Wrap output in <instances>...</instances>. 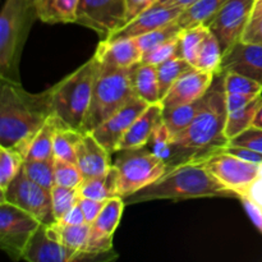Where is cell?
<instances>
[{"label": "cell", "instance_id": "cell-6", "mask_svg": "<svg viewBox=\"0 0 262 262\" xmlns=\"http://www.w3.org/2000/svg\"><path fill=\"white\" fill-rule=\"evenodd\" d=\"M132 69L133 67L118 69L99 63L83 132H92L136 96Z\"/></svg>", "mask_w": 262, "mask_h": 262}, {"label": "cell", "instance_id": "cell-13", "mask_svg": "<svg viewBox=\"0 0 262 262\" xmlns=\"http://www.w3.org/2000/svg\"><path fill=\"white\" fill-rule=\"evenodd\" d=\"M253 4L255 0H228L227 4L206 23L219 40L223 54L241 41Z\"/></svg>", "mask_w": 262, "mask_h": 262}, {"label": "cell", "instance_id": "cell-30", "mask_svg": "<svg viewBox=\"0 0 262 262\" xmlns=\"http://www.w3.org/2000/svg\"><path fill=\"white\" fill-rule=\"evenodd\" d=\"M55 227L58 229L61 243L74 253L73 261H76L77 257L86 250L91 224L84 223V224L78 225H68L55 222Z\"/></svg>", "mask_w": 262, "mask_h": 262}, {"label": "cell", "instance_id": "cell-8", "mask_svg": "<svg viewBox=\"0 0 262 262\" xmlns=\"http://www.w3.org/2000/svg\"><path fill=\"white\" fill-rule=\"evenodd\" d=\"M41 223L15 205L0 201V247L12 260H22L23 252Z\"/></svg>", "mask_w": 262, "mask_h": 262}, {"label": "cell", "instance_id": "cell-48", "mask_svg": "<svg viewBox=\"0 0 262 262\" xmlns=\"http://www.w3.org/2000/svg\"><path fill=\"white\" fill-rule=\"evenodd\" d=\"M58 223L61 224H68V225H78V224H84L86 223V217H84L83 211H82L81 206L76 205L71 211L67 212Z\"/></svg>", "mask_w": 262, "mask_h": 262}, {"label": "cell", "instance_id": "cell-45", "mask_svg": "<svg viewBox=\"0 0 262 262\" xmlns=\"http://www.w3.org/2000/svg\"><path fill=\"white\" fill-rule=\"evenodd\" d=\"M260 95H248V94H234V92H227L225 101H227L228 113L234 112V110L242 109L246 105L252 102L256 97Z\"/></svg>", "mask_w": 262, "mask_h": 262}, {"label": "cell", "instance_id": "cell-47", "mask_svg": "<svg viewBox=\"0 0 262 262\" xmlns=\"http://www.w3.org/2000/svg\"><path fill=\"white\" fill-rule=\"evenodd\" d=\"M159 0H125L127 3V23L140 15L148 8L155 5ZM125 23V25H127Z\"/></svg>", "mask_w": 262, "mask_h": 262}, {"label": "cell", "instance_id": "cell-35", "mask_svg": "<svg viewBox=\"0 0 262 262\" xmlns=\"http://www.w3.org/2000/svg\"><path fill=\"white\" fill-rule=\"evenodd\" d=\"M26 158L14 148L0 146V193L7 189L10 182L22 169Z\"/></svg>", "mask_w": 262, "mask_h": 262}, {"label": "cell", "instance_id": "cell-32", "mask_svg": "<svg viewBox=\"0 0 262 262\" xmlns=\"http://www.w3.org/2000/svg\"><path fill=\"white\" fill-rule=\"evenodd\" d=\"M223 61V50L220 46L219 40L216 36L210 31L207 37L205 38L201 49H200L199 56L194 67L201 71L211 72V73H219L222 72Z\"/></svg>", "mask_w": 262, "mask_h": 262}, {"label": "cell", "instance_id": "cell-20", "mask_svg": "<svg viewBox=\"0 0 262 262\" xmlns=\"http://www.w3.org/2000/svg\"><path fill=\"white\" fill-rule=\"evenodd\" d=\"M95 56L99 63L118 69H128L142 60V51L136 38L101 40Z\"/></svg>", "mask_w": 262, "mask_h": 262}, {"label": "cell", "instance_id": "cell-15", "mask_svg": "<svg viewBox=\"0 0 262 262\" xmlns=\"http://www.w3.org/2000/svg\"><path fill=\"white\" fill-rule=\"evenodd\" d=\"M147 106L148 102L140 99L138 96H135L122 109L114 113L109 119H106L102 124L95 128L91 133L113 155L114 152H117L120 141L124 137L130 125L133 124V122Z\"/></svg>", "mask_w": 262, "mask_h": 262}, {"label": "cell", "instance_id": "cell-25", "mask_svg": "<svg viewBox=\"0 0 262 262\" xmlns=\"http://www.w3.org/2000/svg\"><path fill=\"white\" fill-rule=\"evenodd\" d=\"M207 101V92L196 101L188 102V104L179 105L173 109L163 110V119L168 125L171 136L176 137L179 133L183 132L189 124L194 120V118L200 114Z\"/></svg>", "mask_w": 262, "mask_h": 262}, {"label": "cell", "instance_id": "cell-18", "mask_svg": "<svg viewBox=\"0 0 262 262\" xmlns=\"http://www.w3.org/2000/svg\"><path fill=\"white\" fill-rule=\"evenodd\" d=\"M222 72H234L262 84V45L238 41L223 54Z\"/></svg>", "mask_w": 262, "mask_h": 262}, {"label": "cell", "instance_id": "cell-22", "mask_svg": "<svg viewBox=\"0 0 262 262\" xmlns=\"http://www.w3.org/2000/svg\"><path fill=\"white\" fill-rule=\"evenodd\" d=\"M81 197L109 201L119 196V173L114 165L106 173L97 176L95 178L84 179L78 187Z\"/></svg>", "mask_w": 262, "mask_h": 262}, {"label": "cell", "instance_id": "cell-50", "mask_svg": "<svg viewBox=\"0 0 262 262\" xmlns=\"http://www.w3.org/2000/svg\"><path fill=\"white\" fill-rule=\"evenodd\" d=\"M252 125H256V127L262 128V104H261L260 109H258L257 114H256V118H255V120H253Z\"/></svg>", "mask_w": 262, "mask_h": 262}, {"label": "cell", "instance_id": "cell-9", "mask_svg": "<svg viewBox=\"0 0 262 262\" xmlns=\"http://www.w3.org/2000/svg\"><path fill=\"white\" fill-rule=\"evenodd\" d=\"M205 161L210 173L238 199L250 192L261 171L260 164H253L222 150Z\"/></svg>", "mask_w": 262, "mask_h": 262}, {"label": "cell", "instance_id": "cell-40", "mask_svg": "<svg viewBox=\"0 0 262 262\" xmlns=\"http://www.w3.org/2000/svg\"><path fill=\"white\" fill-rule=\"evenodd\" d=\"M84 181L83 174L76 163L55 159V183L63 187L78 188Z\"/></svg>", "mask_w": 262, "mask_h": 262}, {"label": "cell", "instance_id": "cell-37", "mask_svg": "<svg viewBox=\"0 0 262 262\" xmlns=\"http://www.w3.org/2000/svg\"><path fill=\"white\" fill-rule=\"evenodd\" d=\"M182 31H183V28L179 25L178 20H176V22L170 23V25H166L164 27H160L158 30H154L151 32L146 33V35L140 36L136 40H137L138 46H140L143 55V54L152 50L156 46L161 45V43L166 42V41L171 40V38L178 37Z\"/></svg>", "mask_w": 262, "mask_h": 262}, {"label": "cell", "instance_id": "cell-29", "mask_svg": "<svg viewBox=\"0 0 262 262\" xmlns=\"http://www.w3.org/2000/svg\"><path fill=\"white\" fill-rule=\"evenodd\" d=\"M209 32V26L202 23V25L193 26V27L183 28L181 36H179V55L186 59L192 67H194L196 64L200 49Z\"/></svg>", "mask_w": 262, "mask_h": 262}, {"label": "cell", "instance_id": "cell-27", "mask_svg": "<svg viewBox=\"0 0 262 262\" xmlns=\"http://www.w3.org/2000/svg\"><path fill=\"white\" fill-rule=\"evenodd\" d=\"M228 0H199L193 5L183 10L179 17L178 23L182 28L193 27V26L206 25L225 4Z\"/></svg>", "mask_w": 262, "mask_h": 262}, {"label": "cell", "instance_id": "cell-43", "mask_svg": "<svg viewBox=\"0 0 262 262\" xmlns=\"http://www.w3.org/2000/svg\"><path fill=\"white\" fill-rule=\"evenodd\" d=\"M228 145L250 148V150L262 154V128L251 125L250 128L245 129L235 137H233L232 140H229Z\"/></svg>", "mask_w": 262, "mask_h": 262}, {"label": "cell", "instance_id": "cell-26", "mask_svg": "<svg viewBox=\"0 0 262 262\" xmlns=\"http://www.w3.org/2000/svg\"><path fill=\"white\" fill-rule=\"evenodd\" d=\"M56 125L58 119L51 115L33 137L26 155L27 160H48L54 158V135Z\"/></svg>", "mask_w": 262, "mask_h": 262}, {"label": "cell", "instance_id": "cell-2", "mask_svg": "<svg viewBox=\"0 0 262 262\" xmlns=\"http://www.w3.org/2000/svg\"><path fill=\"white\" fill-rule=\"evenodd\" d=\"M51 115L49 90L31 94L20 83L2 79L0 146L14 148L26 158L33 137Z\"/></svg>", "mask_w": 262, "mask_h": 262}, {"label": "cell", "instance_id": "cell-33", "mask_svg": "<svg viewBox=\"0 0 262 262\" xmlns=\"http://www.w3.org/2000/svg\"><path fill=\"white\" fill-rule=\"evenodd\" d=\"M158 67V77H159V87H160V99L163 100L164 96L168 94L170 87L176 83L177 79L192 68L191 64L182 56L176 55L168 60L160 63Z\"/></svg>", "mask_w": 262, "mask_h": 262}, {"label": "cell", "instance_id": "cell-39", "mask_svg": "<svg viewBox=\"0 0 262 262\" xmlns=\"http://www.w3.org/2000/svg\"><path fill=\"white\" fill-rule=\"evenodd\" d=\"M223 73H224L225 92L262 95V84L260 82L234 72H223Z\"/></svg>", "mask_w": 262, "mask_h": 262}, {"label": "cell", "instance_id": "cell-23", "mask_svg": "<svg viewBox=\"0 0 262 262\" xmlns=\"http://www.w3.org/2000/svg\"><path fill=\"white\" fill-rule=\"evenodd\" d=\"M132 83L136 96L148 104L161 101L158 67L140 61L132 69Z\"/></svg>", "mask_w": 262, "mask_h": 262}, {"label": "cell", "instance_id": "cell-7", "mask_svg": "<svg viewBox=\"0 0 262 262\" xmlns=\"http://www.w3.org/2000/svg\"><path fill=\"white\" fill-rule=\"evenodd\" d=\"M112 156L113 165L119 173V196L123 199L154 183L168 171L165 161L146 146L124 148Z\"/></svg>", "mask_w": 262, "mask_h": 262}, {"label": "cell", "instance_id": "cell-12", "mask_svg": "<svg viewBox=\"0 0 262 262\" xmlns=\"http://www.w3.org/2000/svg\"><path fill=\"white\" fill-rule=\"evenodd\" d=\"M125 202L123 197H114L105 204L90 229L87 247L76 261L96 260L99 256L109 255L113 251V237L122 219Z\"/></svg>", "mask_w": 262, "mask_h": 262}, {"label": "cell", "instance_id": "cell-16", "mask_svg": "<svg viewBox=\"0 0 262 262\" xmlns=\"http://www.w3.org/2000/svg\"><path fill=\"white\" fill-rule=\"evenodd\" d=\"M214 78L215 73L192 67L177 79L176 83L161 100L164 109H173L179 105L199 100L209 91Z\"/></svg>", "mask_w": 262, "mask_h": 262}, {"label": "cell", "instance_id": "cell-41", "mask_svg": "<svg viewBox=\"0 0 262 262\" xmlns=\"http://www.w3.org/2000/svg\"><path fill=\"white\" fill-rule=\"evenodd\" d=\"M179 36L178 37L166 41V42L161 43V45L156 46V48L147 51V53H145L142 55V60L141 61L154 64V66H159V64L163 63V61L168 60V59L173 58V56L176 55H179Z\"/></svg>", "mask_w": 262, "mask_h": 262}, {"label": "cell", "instance_id": "cell-11", "mask_svg": "<svg viewBox=\"0 0 262 262\" xmlns=\"http://www.w3.org/2000/svg\"><path fill=\"white\" fill-rule=\"evenodd\" d=\"M76 23L94 30L101 40L127 23L125 0H79Z\"/></svg>", "mask_w": 262, "mask_h": 262}, {"label": "cell", "instance_id": "cell-21", "mask_svg": "<svg viewBox=\"0 0 262 262\" xmlns=\"http://www.w3.org/2000/svg\"><path fill=\"white\" fill-rule=\"evenodd\" d=\"M163 110L164 106L161 101L148 104V106L138 115L137 119L127 130L124 137L120 141L117 151L146 146L158 123L163 119Z\"/></svg>", "mask_w": 262, "mask_h": 262}, {"label": "cell", "instance_id": "cell-34", "mask_svg": "<svg viewBox=\"0 0 262 262\" xmlns=\"http://www.w3.org/2000/svg\"><path fill=\"white\" fill-rule=\"evenodd\" d=\"M26 176L48 191L55 186V158L48 160H27L22 166Z\"/></svg>", "mask_w": 262, "mask_h": 262}, {"label": "cell", "instance_id": "cell-3", "mask_svg": "<svg viewBox=\"0 0 262 262\" xmlns=\"http://www.w3.org/2000/svg\"><path fill=\"white\" fill-rule=\"evenodd\" d=\"M207 197H237L209 171L205 161H189L169 169L163 177L145 188L124 197L125 205L140 202L184 201Z\"/></svg>", "mask_w": 262, "mask_h": 262}, {"label": "cell", "instance_id": "cell-36", "mask_svg": "<svg viewBox=\"0 0 262 262\" xmlns=\"http://www.w3.org/2000/svg\"><path fill=\"white\" fill-rule=\"evenodd\" d=\"M51 205H53V212L56 222L61 219L68 211H71L76 205H78L81 194L78 188H71V187H63L55 184L50 191Z\"/></svg>", "mask_w": 262, "mask_h": 262}, {"label": "cell", "instance_id": "cell-42", "mask_svg": "<svg viewBox=\"0 0 262 262\" xmlns=\"http://www.w3.org/2000/svg\"><path fill=\"white\" fill-rule=\"evenodd\" d=\"M241 40L262 45V0H255L250 19Z\"/></svg>", "mask_w": 262, "mask_h": 262}, {"label": "cell", "instance_id": "cell-44", "mask_svg": "<svg viewBox=\"0 0 262 262\" xmlns=\"http://www.w3.org/2000/svg\"><path fill=\"white\" fill-rule=\"evenodd\" d=\"M79 206H81L82 211H83L84 217H86V223L92 224L99 216L101 210L104 209L106 201H100V200L87 199V197H81L79 199Z\"/></svg>", "mask_w": 262, "mask_h": 262}, {"label": "cell", "instance_id": "cell-38", "mask_svg": "<svg viewBox=\"0 0 262 262\" xmlns=\"http://www.w3.org/2000/svg\"><path fill=\"white\" fill-rule=\"evenodd\" d=\"M171 141H173V136H171L170 130H169L164 119H161L155 127V129H154L152 135L148 138L146 147L151 152L155 154L156 156L163 159L165 163H168L171 155Z\"/></svg>", "mask_w": 262, "mask_h": 262}, {"label": "cell", "instance_id": "cell-14", "mask_svg": "<svg viewBox=\"0 0 262 262\" xmlns=\"http://www.w3.org/2000/svg\"><path fill=\"white\" fill-rule=\"evenodd\" d=\"M74 253L61 243L55 223L40 224L23 252L28 262H72Z\"/></svg>", "mask_w": 262, "mask_h": 262}, {"label": "cell", "instance_id": "cell-1", "mask_svg": "<svg viewBox=\"0 0 262 262\" xmlns=\"http://www.w3.org/2000/svg\"><path fill=\"white\" fill-rule=\"evenodd\" d=\"M224 73L219 72L207 91V101L193 122L171 141L169 169L189 161H204L224 150L229 143L225 136L228 118Z\"/></svg>", "mask_w": 262, "mask_h": 262}, {"label": "cell", "instance_id": "cell-5", "mask_svg": "<svg viewBox=\"0 0 262 262\" xmlns=\"http://www.w3.org/2000/svg\"><path fill=\"white\" fill-rule=\"evenodd\" d=\"M36 15L33 0H5L0 13V79L20 83L19 63Z\"/></svg>", "mask_w": 262, "mask_h": 262}, {"label": "cell", "instance_id": "cell-46", "mask_svg": "<svg viewBox=\"0 0 262 262\" xmlns=\"http://www.w3.org/2000/svg\"><path fill=\"white\" fill-rule=\"evenodd\" d=\"M224 150L228 151L229 154H232V155L237 156V158L242 159V160L250 161V163H253V164H260V165H262V154L257 152V151L250 150V148H246V147H239V146H232V145H228Z\"/></svg>", "mask_w": 262, "mask_h": 262}, {"label": "cell", "instance_id": "cell-28", "mask_svg": "<svg viewBox=\"0 0 262 262\" xmlns=\"http://www.w3.org/2000/svg\"><path fill=\"white\" fill-rule=\"evenodd\" d=\"M82 133L61 124L58 120L54 135V158L77 164V146L81 141Z\"/></svg>", "mask_w": 262, "mask_h": 262}, {"label": "cell", "instance_id": "cell-19", "mask_svg": "<svg viewBox=\"0 0 262 262\" xmlns=\"http://www.w3.org/2000/svg\"><path fill=\"white\" fill-rule=\"evenodd\" d=\"M77 165L84 179L95 178L112 168L113 156L91 132H83L77 146Z\"/></svg>", "mask_w": 262, "mask_h": 262}, {"label": "cell", "instance_id": "cell-31", "mask_svg": "<svg viewBox=\"0 0 262 262\" xmlns=\"http://www.w3.org/2000/svg\"><path fill=\"white\" fill-rule=\"evenodd\" d=\"M261 104L262 95L256 97L252 102L246 105L242 109L228 113L227 123H225V136L228 137V140H232L233 137L242 133L243 130L247 129L253 124V120H255Z\"/></svg>", "mask_w": 262, "mask_h": 262}, {"label": "cell", "instance_id": "cell-4", "mask_svg": "<svg viewBox=\"0 0 262 262\" xmlns=\"http://www.w3.org/2000/svg\"><path fill=\"white\" fill-rule=\"evenodd\" d=\"M97 69L99 61L94 55L79 68L49 89L53 115L61 124L83 132Z\"/></svg>", "mask_w": 262, "mask_h": 262}, {"label": "cell", "instance_id": "cell-17", "mask_svg": "<svg viewBox=\"0 0 262 262\" xmlns=\"http://www.w3.org/2000/svg\"><path fill=\"white\" fill-rule=\"evenodd\" d=\"M184 9L177 7H165V5L155 4L140 15L133 18L130 22L123 26L120 30L110 35L104 40H122V38H137L146 35L154 30L164 27L166 25L179 19Z\"/></svg>", "mask_w": 262, "mask_h": 262}, {"label": "cell", "instance_id": "cell-49", "mask_svg": "<svg viewBox=\"0 0 262 262\" xmlns=\"http://www.w3.org/2000/svg\"><path fill=\"white\" fill-rule=\"evenodd\" d=\"M199 0H159L156 4L165 5V7H177L182 8V9H187L188 7L193 5Z\"/></svg>", "mask_w": 262, "mask_h": 262}, {"label": "cell", "instance_id": "cell-10", "mask_svg": "<svg viewBox=\"0 0 262 262\" xmlns=\"http://www.w3.org/2000/svg\"><path fill=\"white\" fill-rule=\"evenodd\" d=\"M0 201H7L30 212L41 224H53L56 222L50 191L31 181L23 169H20L7 189L2 192Z\"/></svg>", "mask_w": 262, "mask_h": 262}, {"label": "cell", "instance_id": "cell-24", "mask_svg": "<svg viewBox=\"0 0 262 262\" xmlns=\"http://www.w3.org/2000/svg\"><path fill=\"white\" fill-rule=\"evenodd\" d=\"M36 15L45 23H76L79 0H33Z\"/></svg>", "mask_w": 262, "mask_h": 262}]
</instances>
